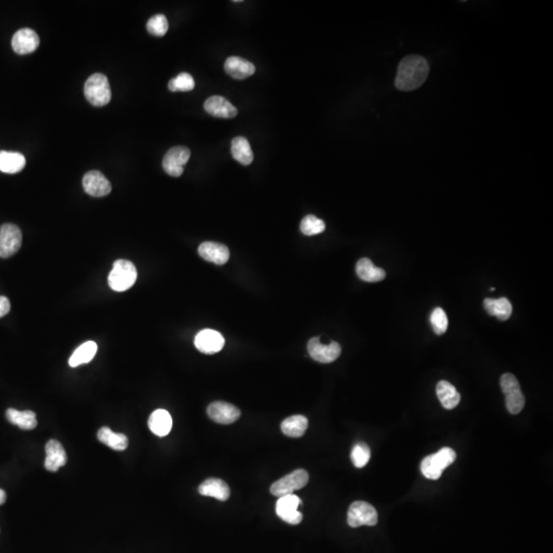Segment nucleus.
Wrapping results in <instances>:
<instances>
[{
  "instance_id": "14",
  "label": "nucleus",
  "mask_w": 553,
  "mask_h": 553,
  "mask_svg": "<svg viewBox=\"0 0 553 553\" xmlns=\"http://www.w3.org/2000/svg\"><path fill=\"white\" fill-rule=\"evenodd\" d=\"M83 188L92 197H105L110 194L112 186L100 171H91L83 177Z\"/></svg>"
},
{
  "instance_id": "13",
  "label": "nucleus",
  "mask_w": 553,
  "mask_h": 553,
  "mask_svg": "<svg viewBox=\"0 0 553 553\" xmlns=\"http://www.w3.org/2000/svg\"><path fill=\"white\" fill-rule=\"evenodd\" d=\"M209 418L219 424H232L241 416L240 410L232 404L226 402H215L207 408Z\"/></svg>"
},
{
  "instance_id": "9",
  "label": "nucleus",
  "mask_w": 553,
  "mask_h": 553,
  "mask_svg": "<svg viewBox=\"0 0 553 553\" xmlns=\"http://www.w3.org/2000/svg\"><path fill=\"white\" fill-rule=\"evenodd\" d=\"M190 157V149L184 146L173 147L163 158V169L171 177H180L183 175L184 166L188 163Z\"/></svg>"
},
{
  "instance_id": "37",
  "label": "nucleus",
  "mask_w": 553,
  "mask_h": 553,
  "mask_svg": "<svg viewBox=\"0 0 553 553\" xmlns=\"http://www.w3.org/2000/svg\"><path fill=\"white\" fill-rule=\"evenodd\" d=\"M10 311V303L8 297L0 296V318L8 315Z\"/></svg>"
},
{
  "instance_id": "4",
  "label": "nucleus",
  "mask_w": 553,
  "mask_h": 553,
  "mask_svg": "<svg viewBox=\"0 0 553 553\" xmlns=\"http://www.w3.org/2000/svg\"><path fill=\"white\" fill-rule=\"evenodd\" d=\"M500 384L506 395V408L509 413L519 414L525 407V400L517 377L511 373H506L500 379Z\"/></svg>"
},
{
  "instance_id": "26",
  "label": "nucleus",
  "mask_w": 553,
  "mask_h": 553,
  "mask_svg": "<svg viewBox=\"0 0 553 553\" xmlns=\"http://www.w3.org/2000/svg\"><path fill=\"white\" fill-rule=\"evenodd\" d=\"M309 426V420L303 415H293L283 421L281 424L282 433L287 437H301L305 435Z\"/></svg>"
},
{
  "instance_id": "21",
  "label": "nucleus",
  "mask_w": 553,
  "mask_h": 553,
  "mask_svg": "<svg viewBox=\"0 0 553 553\" xmlns=\"http://www.w3.org/2000/svg\"><path fill=\"white\" fill-rule=\"evenodd\" d=\"M437 395L445 409L452 410L460 403V393L453 384L446 380L440 381L437 385Z\"/></svg>"
},
{
  "instance_id": "30",
  "label": "nucleus",
  "mask_w": 553,
  "mask_h": 553,
  "mask_svg": "<svg viewBox=\"0 0 553 553\" xmlns=\"http://www.w3.org/2000/svg\"><path fill=\"white\" fill-rule=\"evenodd\" d=\"M326 229V225L322 219L315 215H307L301 223V230L305 236H315L321 234Z\"/></svg>"
},
{
  "instance_id": "12",
  "label": "nucleus",
  "mask_w": 553,
  "mask_h": 553,
  "mask_svg": "<svg viewBox=\"0 0 553 553\" xmlns=\"http://www.w3.org/2000/svg\"><path fill=\"white\" fill-rule=\"evenodd\" d=\"M41 39L30 28H23L14 33L12 39V50L18 54H32L39 48Z\"/></svg>"
},
{
  "instance_id": "2",
  "label": "nucleus",
  "mask_w": 553,
  "mask_h": 553,
  "mask_svg": "<svg viewBox=\"0 0 553 553\" xmlns=\"http://www.w3.org/2000/svg\"><path fill=\"white\" fill-rule=\"evenodd\" d=\"M138 279V271L131 261L118 259L113 265L112 271L108 276L109 286L116 292L129 290L135 285Z\"/></svg>"
},
{
  "instance_id": "18",
  "label": "nucleus",
  "mask_w": 553,
  "mask_h": 553,
  "mask_svg": "<svg viewBox=\"0 0 553 553\" xmlns=\"http://www.w3.org/2000/svg\"><path fill=\"white\" fill-rule=\"evenodd\" d=\"M225 71L232 78L243 80L254 74L255 66L240 56H230L226 61Z\"/></svg>"
},
{
  "instance_id": "17",
  "label": "nucleus",
  "mask_w": 553,
  "mask_h": 553,
  "mask_svg": "<svg viewBox=\"0 0 553 553\" xmlns=\"http://www.w3.org/2000/svg\"><path fill=\"white\" fill-rule=\"evenodd\" d=\"M46 458L45 467L48 471L56 473L67 463V454L64 447L56 440H50L45 445Z\"/></svg>"
},
{
  "instance_id": "20",
  "label": "nucleus",
  "mask_w": 553,
  "mask_h": 553,
  "mask_svg": "<svg viewBox=\"0 0 553 553\" xmlns=\"http://www.w3.org/2000/svg\"><path fill=\"white\" fill-rule=\"evenodd\" d=\"M149 429L158 437H165L173 429V418L164 409H158L151 414L149 418Z\"/></svg>"
},
{
  "instance_id": "3",
  "label": "nucleus",
  "mask_w": 553,
  "mask_h": 553,
  "mask_svg": "<svg viewBox=\"0 0 553 553\" xmlns=\"http://www.w3.org/2000/svg\"><path fill=\"white\" fill-rule=\"evenodd\" d=\"M85 96L94 106L108 105L112 98V92L106 75L96 73L89 76L85 85Z\"/></svg>"
},
{
  "instance_id": "19",
  "label": "nucleus",
  "mask_w": 553,
  "mask_h": 553,
  "mask_svg": "<svg viewBox=\"0 0 553 553\" xmlns=\"http://www.w3.org/2000/svg\"><path fill=\"white\" fill-rule=\"evenodd\" d=\"M199 493L202 496L206 497H213L219 501H227L230 498V488L226 481L221 479H206L203 481L198 489Z\"/></svg>"
},
{
  "instance_id": "28",
  "label": "nucleus",
  "mask_w": 553,
  "mask_h": 553,
  "mask_svg": "<svg viewBox=\"0 0 553 553\" xmlns=\"http://www.w3.org/2000/svg\"><path fill=\"white\" fill-rule=\"evenodd\" d=\"M6 419L12 424L17 425L20 429L25 431H31L37 426L36 414L33 411H18V410L10 408L6 411Z\"/></svg>"
},
{
  "instance_id": "22",
  "label": "nucleus",
  "mask_w": 553,
  "mask_h": 553,
  "mask_svg": "<svg viewBox=\"0 0 553 553\" xmlns=\"http://www.w3.org/2000/svg\"><path fill=\"white\" fill-rule=\"evenodd\" d=\"M26 165L24 155L18 152L0 151V171L4 173H18Z\"/></svg>"
},
{
  "instance_id": "10",
  "label": "nucleus",
  "mask_w": 553,
  "mask_h": 553,
  "mask_svg": "<svg viewBox=\"0 0 553 553\" xmlns=\"http://www.w3.org/2000/svg\"><path fill=\"white\" fill-rule=\"evenodd\" d=\"M307 351L312 359L319 363L328 364L336 361L341 354V347L336 341H332L330 345H323L320 337H314L307 343Z\"/></svg>"
},
{
  "instance_id": "35",
  "label": "nucleus",
  "mask_w": 553,
  "mask_h": 553,
  "mask_svg": "<svg viewBox=\"0 0 553 553\" xmlns=\"http://www.w3.org/2000/svg\"><path fill=\"white\" fill-rule=\"evenodd\" d=\"M431 326L437 335L444 334L448 329V318L441 307L433 310L431 316Z\"/></svg>"
},
{
  "instance_id": "33",
  "label": "nucleus",
  "mask_w": 553,
  "mask_h": 553,
  "mask_svg": "<svg viewBox=\"0 0 553 553\" xmlns=\"http://www.w3.org/2000/svg\"><path fill=\"white\" fill-rule=\"evenodd\" d=\"M169 91H191L195 89V80L192 75L188 73H181L175 78L171 79L169 83Z\"/></svg>"
},
{
  "instance_id": "23",
  "label": "nucleus",
  "mask_w": 553,
  "mask_h": 553,
  "mask_svg": "<svg viewBox=\"0 0 553 553\" xmlns=\"http://www.w3.org/2000/svg\"><path fill=\"white\" fill-rule=\"evenodd\" d=\"M98 440L115 451H124L129 447V439L123 433H114L109 427L104 426L98 431Z\"/></svg>"
},
{
  "instance_id": "27",
  "label": "nucleus",
  "mask_w": 553,
  "mask_h": 553,
  "mask_svg": "<svg viewBox=\"0 0 553 553\" xmlns=\"http://www.w3.org/2000/svg\"><path fill=\"white\" fill-rule=\"evenodd\" d=\"M230 151H232V158L241 164L248 166L252 163L253 153L247 138L244 137L232 138Z\"/></svg>"
},
{
  "instance_id": "32",
  "label": "nucleus",
  "mask_w": 553,
  "mask_h": 553,
  "mask_svg": "<svg viewBox=\"0 0 553 553\" xmlns=\"http://www.w3.org/2000/svg\"><path fill=\"white\" fill-rule=\"evenodd\" d=\"M371 451L368 445L363 442L356 444L351 450V459L357 468H362L366 466L370 461Z\"/></svg>"
},
{
  "instance_id": "31",
  "label": "nucleus",
  "mask_w": 553,
  "mask_h": 553,
  "mask_svg": "<svg viewBox=\"0 0 553 553\" xmlns=\"http://www.w3.org/2000/svg\"><path fill=\"white\" fill-rule=\"evenodd\" d=\"M147 30L153 36L162 37L169 31V21L162 14H155L147 23Z\"/></svg>"
},
{
  "instance_id": "34",
  "label": "nucleus",
  "mask_w": 553,
  "mask_h": 553,
  "mask_svg": "<svg viewBox=\"0 0 553 553\" xmlns=\"http://www.w3.org/2000/svg\"><path fill=\"white\" fill-rule=\"evenodd\" d=\"M421 471L423 475L429 479H439L443 473V469L440 467L433 455L427 456L421 462Z\"/></svg>"
},
{
  "instance_id": "7",
  "label": "nucleus",
  "mask_w": 553,
  "mask_h": 553,
  "mask_svg": "<svg viewBox=\"0 0 553 553\" xmlns=\"http://www.w3.org/2000/svg\"><path fill=\"white\" fill-rule=\"evenodd\" d=\"M22 232L14 224H4L0 227V257L8 259L16 254L22 246Z\"/></svg>"
},
{
  "instance_id": "25",
  "label": "nucleus",
  "mask_w": 553,
  "mask_h": 553,
  "mask_svg": "<svg viewBox=\"0 0 553 553\" xmlns=\"http://www.w3.org/2000/svg\"><path fill=\"white\" fill-rule=\"evenodd\" d=\"M356 272L361 280L369 283L380 282L387 276L381 268L373 265L372 261L369 259H360L356 267Z\"/></svg>"
},
{
  "instance_id": "29",
  "label": "nucleus",
  "mask_w": 553,
  "mask_h": 553,
  "mask_svg": "<svg viewBox=\"0 0 553 553\" xmlns=\"http://www.w3.org/2000/svg\"><path fill=\"white\" fill-rule=\"evenodd\" d=\"M96 351H98L96 343L94 341H87L75 349L74 353L69 359V365L75 368L83 364L89 363L96 356Z\"/></svg>"
},
{
  "instance_id": "11",
  "label": "nucleus",
  "mask_w": 553,
  "mask_h": 553,
  "mask_svg": "<svg viewBox=\"0 0 553 553\" xmlns=\"http://www.w3.org/2000/svg\"><path fill=\"white\" fill-rule=\"evenodd\" d=\"M195 347L201 353L213 355L219 353L225 347V338L221 333L211 329L200 331L195 337Z\"/></svg>"
},
{
  "instance_id": "16",
  "label": "nucleus",
  "mask_w": 553,
  "mask_h": 553,
  "mask_svg": "<svg viewBox=\"0 0 553 553\" xmlns=\"http://www.w3.org/2000/svg\"><path fill=\"white\" fill-rule=\"evenodd\" d=\"M199 255L204 261L223 265L230 259V250L226 245L217 242H204L199 246Z\"/></svg>"
},
{
  "instance_id": "1",
  "label": "nucleus",
  "mask_w": 553,
  "mask_h": 553,
  "mask_svg": "<svg viewBox=\"0 0 553 553\" xmlns=\"http://www.w3.org/2000/svg\"><path fill=\"white\" fill-rule=\"evenodd\" d=\"M429 73V63L424 58L416 54L406 56L398 68L395 87L402 91H414L425 83Z\"/></svg>"
},
{
  "instance_id": "6",
  "label": "nucleus",
  "mask_w": 553,
  "mask_h": 553,
  "mask_svg": "<svg viewBox=\"0 0 553 553\" xmlns=\"http://www.w3.org/2000/svg\"><path fill=\"white\" fill-rule=\"evenodd\" d=\"M378 521L376 509L365 501H356L349 506L347 512V523L349 527L359 528L362 525L373 527Z\"/></svg>"
},
{
  "instance_id": "38",
  "label": "nucleus",
  "mask_w": 553,
  "mask_h": 553,
  "mask_svg": "<svg viewBox=\"0 0 553 553\" xmlns=\"http://www.w3.org/2000/svg\"><path fill=\"white\" fill-rule=\"evenodd\" d=\"M6 493L3 491V490L0 489V506L2 504L6 503Z\"/></svg>"
},
{
  "instance_id": "8",
  "label": "nucleus",
  "mask_w": 553,
  "mask_h": 553,
  "mask_svg": "<svg viewBox=\"0 0 553 553\" xmlns=\"http://www.w3.org/2000/svg\"><path fill=\"white\" fill-rule=\"evenodd\" d=\"M301 504H303V501L294 494L281 496L276 503V515L290 525H299L303 519V513L299 511Z\"/></svg>"
},
{
  "instance_id": "15",
  "label": "nucleus",
  "mask_w": 553,
  "mask_h": 553,
  "mask_svg": "<svg viewBox=\"0 0 553 553\" xmlns=\"http://www.w3.org/2000/svg\"><path fill=\"white\" fill-rule=\"evenodd\" d=\"M204 109L211 116L221 119H232L238 115L236 107L221 96H213L204 102Z\"/></svg>"
},
{
  "instance_id": "5",
  "label": "nucleus",
  "mask_w": 553,
  "mask_h": 553,
  "mask_svg": "<svg viewBox=\"0 0 553 553\" xmlns=\"http://www.w3.org/2000/svg\"><path fill=\"white\" fill-rule=\"evenodd\" d=\"M309 473L305 469H296L282 477L272 485L271 493L276 497L293 494L297 490L303 489L309 483Z\"/></svg>"
},
{
  "instance_id": "36",
  "label": "nucleus",
  "mask_w": 553,
  "mask_h": 553,
  "mask_svg": "<svg viewBox=\"0 0 553 553\" xmlns=\"http://www.w3.org/2000/svg\"><path fill=\"white\" fill-rule=\"evenodd\" d=\"M435 461L443 470L452 464L456 459V453L451 448H443L437 453L433 454Z\"/></svg>"
},
{
  "instance_id": "24",
  "label": "nucleus",
  "mask_w": 553,
  "mask_h": 553,
  "mask_svg": "<svg viewBox=\"0 0 553 553\" xmlns=\"http://www.w3.org/2000/svg\"><path fill=\"white\" fill-rule=\"evenodd\" d=\"M484 307L489 315L495 316L500 321H506L512 313V305L506 297L498 299H486L484 301Z\"/></svg>"
}]
</instances>
